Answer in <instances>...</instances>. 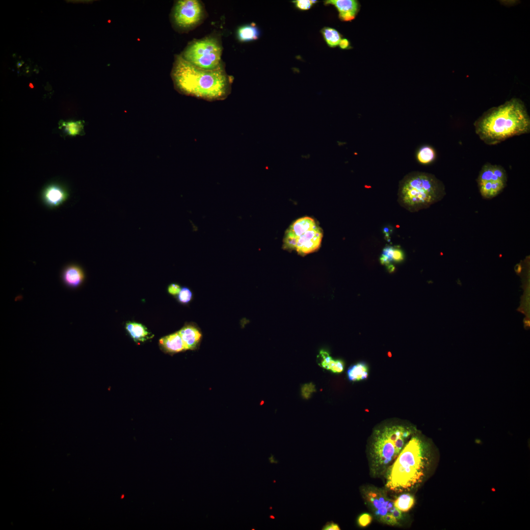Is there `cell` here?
<instances>
[{
    "label": "cell",
    "instance_id": "1",
    "mask_svg": "<svg viewBox=\"0 0 530 530\" xmlns=\"http://www.w3.org/2000/svg\"><path fill=\"white\" fill-rule=\"evenodd\" d=\"M171 76L179 91L207 101L224 100L231 91L233 77L227 74L224 66L214 70L201 69L181 55L175 57Z\"/></svg>",
    "mask_w": 530,
    "mask_h": 530
},
{
    "label": "cell",
    "instance_id": "2",
    "mask_svg": "<svg viewBox=\"0 0 530 530\" xmlns=\"http://www.w3.org/2000/svg\"><path fill=\"white\" fill-rule=\"evenodd\" d=\"M476 134L485 144H497L530 132V117L523 102L512 98L482 114L474 123Z\"/></svg>",
    "mask_w": 530,
    "mask_h": 530
},
{
    "label": "cell",
    "instance_id": "3",
    "mask_svg": "<svg viewBox=\"0 0 530 530\" xmlns=\"http://www.w3.org/2000/svg\"><path fill=\"white\" fill-rule=\"evenodd\" d=\"M428 443L413 434L385 472L386 489L393 493H409L424 480L430 461Z\"/></svg>",
    "mask_w": 530,
    "mask_h": 530
},
{
    "label": "cell",
    "instance_id": "4",
    "mask_svg": "<svg viewBox=\"0 0 530 530\" xmlns=\"http://www.w3.org/2000/svg\"><path fill=\"white\" fill-rule=\"evenodd\" d=\"M443 182L431 173L412 171L399 181L398 202L410 212L426 209L445 196Z\"/></svg>",
    "mask_w": 530,
    "mask_h": 530
},
{
    "label": "cell",
    "instance_id": "5",
    "mask_svg": "<svg viewBox=\"0 0 530 530\" xmlns=\"http://www.w3.org/2000/svg\"><path fill=\"white\" fill-rule=\"evenodd\" d=\"M415 433L414 427L402 424L385 425L374 430L369 452L373 476L385 473Z\"/></svg>",
    "mask_w": 530,
    "mask_h": 530
},
{
    "label": "cell",
    "instance_id": "6",
    "mask_svg": "<svg viewBox=\"0 0 530 530\" xmlns=\"http://www.w3.org/2000/svg\"><path fill=\"white\" fill-rule=\"evenodd\" d=\"M322 231L315 220L304 216L294 221L287 230L283 247L305 255L317 250L320 246Z\"/></svg>",
    "mask_w": 530,
    "mask_h": 530
},
{
    "label": "cell",
    "instance_id": "7",
    "mask_svg": "<svg viewBox=\"0 0 530 530\" xmlns=\"http://www.w3.org/2000/svg\"><path fill=\"white\" fill-rule=\"evenodd\" d=\"M222 53V47L219 38L210 35L191 41L180 55L196 67L214 70L224 66Z\"/></svg>",
    "mask_w": 530,
    "mask_h": 530
},
{
    "label": "cell",
    "instance_id": "8",
    "mask_svg": "<svg viewBox=\"0 0 530 530\" xmlns=\"http://www.w3.org/2000/svg\"><path fill=\"white\" fill-rule=\"evenodd\" d=\"M362 497L378 520L390 526H396L402 520V512L396 508L394 501L382 489L367 486L361 489Z\"/></svg>",
    "mask_w": 530,
    "mask_h": 530
},
{
    "label": "cell",
    "instance_id": "9",
    "mask_svg": "<svg viewBox=\"0 0 530 530\" xmlns=\"http://www.w3.org/2000/svg\"><path fill=\"white\" fill-rule=\"evenodd\" d=\"M477 181L481 196L484 199H490L505 188L507 175L501 165L486 163L482 166Z\"/></svg>",
    "mask_w": 530,
    "mask_h": 530
},
{
    "label": "cell",
    "instance_id": "10",
    "mask_svg": "<svg viewBox=\"0 0 530 530\" xmlns=\"http://www.w3.org/2000/svg\"><path fill=\"white\" fill-rule=\"evenodd\" d=\"M205 16L203 5L197 0H178L173 11V19L175 25L184 30L191 29L199 25Z\"/></svg>",
    "mask_w": 530,
    "mask_h": 530
},
{
    "label": "cell",
    "instance_id": "11",
    "mask_svg": "<svg viewBox=\"0 0 530 530\" xmlns=\"http://www.w3.org/2000/svg\"><path fill=\"white\" fill-rule=\"evenodd\" d=\"M69 196V191L64 185L53 182L43 188L41 193V199L47 208L53 209L65 202Z\"/></svg>",
    "mask_w": 530,
    "mask_h": 530
},
{
    "label": "cell",
    "instance_id": "12",
    "mask_svg": "<svg viewBox=\"0 0 530 530\" xmlns=\"http://www.w3.org/2000/svg\"><path fill=\"white\" fill-rule=\"evenodd\" d=\"M60 277L62 283L66 288L76 290L84 283L85 274L80 265L76 263H70L63 267Z\"/></svg>",
    "mask_w": 530,
    "mask_h": 530
},
{
    "label": "cell",
    "instance_id": "13",
    "mask_svg": "<svg viewBox=\"0 0 530 530\" xmlns=\"http://www.w3.org/2000/svg\"><path fill=\"white\" fill-rule=\"evenodd\" d=\"M324 4L335 6L339 12V18L344 22L353 20L360 7L359 2L356 0H328L324 1Z\"/></svg>",
    "mask_w": 530,
    "mask_h": 530
},
{
    "label": "cell",
    "instance_id": "14",
    "mask_svg": "<svg viewBox=\"0 0 530 530\" xmlns=\"http://www.w3.org/2000/svg\"><path fill=\"white\" fill-rule=\"evenodd\" d=\"M186 350H194L199 344L202 334L195 325L187 324L178 331Z\"/></svg>",
    "mask_w": 530,
    "mask_h": 530
},
{
    "label": "cell",
    "instance_id": "15",
    "mask_svg": "<svg viewBox=\"0 0 530 530\" xmlns=\"http://www.w3.org/2000/svg\"><path fill=\"white\" fill-rule=\"evenodd\" d=\"M160 348L164 352L173 354L186 350L178 332L161 338L159 340Z\"/></svg>",
    "mask_w": 530,
    "mask_h": 530
},
{
    "label": "cell",
    "instance_id": "16",
    "mask_svg": "<svg viewBox=\"0 0 530 530\" xmlns=\"http://www.w3.org/2000/svg\"><path fill=\"white\" fill-rule=\"evenodd\" d=\"M318 364L322 368L335 373L343 372L344 363L341 359H333L329 353L325 350H321L318 356Z\"/></svg>",
    "mask_w": 530,
    "mask_h": 530
},
{
    "label": "cell",
    "instance_id": "17",
    "mask_svg": "<svg viewBox=\"0 0 530 530\" xmlns=\"http://www.w3.org/2000/svg\"><path fill=\"white\" fill-rule=\"evenodd\" d=\"M125 329L129 335L136 342H144L152 338L153 335L143 324L134 321H128Z\"/></svg>",
    "mask_w": 530,
    "mask_h": 530
},
{
    "label": "cell",
    "instance_id": "18",
    "mask_svg": "<svg viewBox=\"0 0 530 530\" xmlns=\"http://www.w3.org/2000/svg\"><path fill=\"white\" fill-rule=\"evenodd\" d=\"M347 376L349 381L356 382L366 379L369 375V367L364 362L357 363L347 369Z\"/></svg>",
    "mask_w": 530,
    "mask_h": 530
},
{
    "label": "cell",
    "instance_id": "19",
    "mask_svg": "<svg viewBox=\"0 0 530 530\" xmlns=\"http://www.w3.org/2000/svg\"><path fill=\"white\" fill-rule=\"evenodd\" d=\"M260 30L254 23L243 25L237 30V37L242 42L257 40L259 37Z\"/></svg>",
    "mask_w": 530,
    "mask_h": 530
},
{
    "label": "cell",
    "instance_id": "20",
    "mask_svg": "<svg viewBox=\"0 0 530 530\" xmlns=\"http://www.w3.org/2000/svg\"><path fill=\"white\" fill-rule=\"evenodd\" d=\"M58 124L59 129L62 131L65 135L75 136L80 135L83 132L84 122L81 120L75 121L60 120Z\"/></svg>",
    "mask_w": 530,
    "mask_h": 530
},
{
    "label": "cell",
    "instance_id": "21",
    "mask_svg": "<svg viewBox=\"0 0 530 530\" xmlns=\"http://www.w3.org/2000/svg\"><path fill=\"white\" fill-rule=\"evenodd\" d=\"M415 498L409 493H403L394 501V504L397 509L402 513L409 511L415 504Z\"/></svg>",
    "mask_w": 530,
    "mask_h": 530
},
{
    "label": "cell",
    "instance_id": "22",
    "mask_svg": "<svg viewBox=\"0 0 530 530\" xmlns=\"http://www.w3.org/2000/svg\"><path fill=\"white\" fill-rule=\"evenodd\" d=\"M321 32L327 44L331 48L337 46L342 39V35L336 29L324 27Z\"/></svg>",
    "mask_w": 530,
    "mask_h": 530
},
{
    "label": "cell",
    "instance_id": "23",
    "mask_svg": "<svg viewBox=\"0 0 530 530\" xmlns=\"http://www.w3.org/2000/svg\"><path fill=\"white\" fill-rule=\"evenodd\" d=\"M416 157L417 160L420 163L429 164L435 159L436 152L432 147L424 146L418 151Z\"/></svg>",
    "mask_w": 530,
    "mask_h": 530
},
{
    "label": "cell",
    "instance_id": "24",
    "mask_svg": "<svg viewBox=\"0 0 530 530\" xmlns=\"http://www.w3.org/2000/svg\"><path fill=\"white\" fill-rule=\"evenodd\" d=\"M177 295L178 301L184 304L188 303L192 298L191 291L188 288L186 287L181 288Z\"/></svg>",
    "mask_w": 530,
    "mask_h": 530
},
{
    "label": "cell",
    "instance_id": "25",
    "mask_svg": "<svg viewBox=\"0 0 530 530\" xmlns=\"http://www.w3.org/2000/svg\"><path fill=\"white\" fill-rule=\"evenodd\" d=\"M316 391L315 385L312 382L303 384L301 388V395L305 399L309 398Z\"/></svg>",
    "mask_w": 530,
    "mask_h": 530
},
{
    "label": "cell",
    "instance_id": "26",
    "mask_svg": "<svg viewBox=\"0 0 530 530\" xmlns=\"http://www.w3.org/2000/svg\"><path fill=\"white\" fill-rule=\"evenodd\" d=\"M317 2V0H296L292 1L296 7L301 10H307L310 9L313 5Z\"/></svg>",
    "mask_w": 530,
    "mask_h": 530
},
{
    "label": "cell",
    "instance_id": "27",
    "mask_svg": "<svg viewBox=\"0 0 530 530\" xmlns=\"http://www.w3.org/2000/svg\"><path fill=\"white\" fill-rule=\"evenodd\" d=\"M372 519V516L370 514L364 513L358 517L357 523L359 527L365 528L371 524Z\"/></svg>",
    "mask_w": 530,
    "mask_h": 530
},
{
    "label": "cell",
    "instance_id": "28",
    "mask_svg": "<svg viewBox=\"0 0 530 530\" xmlns=\"http://www.w3.org/2000/svg\"><path fill=\"white\" fill-rule=\"evenodd\" d=\"M404 258V254L403 252L399 248L394 247L392 255V261L396 263H399L402 261Z\"/></svg>",
    "mask_w": 530,
    "mask_h": 530
},
{
    "label": "cell",
    "instance_id": "29",
    "mask_svg": "<svg viewBox=\"0 0 530 530\" xmlns=\"http://www.w3.org/2000/svg\"><path fill=\"white\" fill-rule=\"evenodd\" d=\"M181 288L180 286L176 283H172L170 284L167 288L168 292L172 295H178L179 293Z\"/></svg>",
    "mask_w": 530,
    "mask_h": 530
},
{
    "label": "cell",
    "instance_id": "30",
    "mask_svg": "<svg viewBox=\"0 0 530 530\" xmlns=\"http://www.w3.org/2000/svg\"><path fill=\"white\" fill-rule=\"evenodd\" d=\"M339 525L333 521L327 522L322 527V530H340Z\"/></svg>",
    "mask_w": 530,
    "mask_h": 530
},
{
    "label": "cell",
    "instance_id": "31",
    "mask_svg": "<svg viewBox=\"0 0 530 530\" xmlns=\"http://www.w3.org/2000/svg\"><path fill=\"white\" fill-rule=\"evenodd\" d=\"M394 249V246H388L385 247L383 249L382 254L386 256L391 261H392V255Z\"/></svg>",
    "mask_w": 530,
    "mask_h": 530
},
{
    "label": "cell",
    "instance_id": "32",
    "mask_svg": "<svg viewBox=\"0 0 530 530\" xmlns=\"http://www.w3.org/2000/svg\"><path fill=\"white\" fill-rule=\"evenodd\" d=\"M340 48L342 49H348L350 48L349 41L343 38L341 39L339 44Z\"/></svg>",
    "mask_w": 530,
    "mask_h": 530
},
{
    "label": "cell",
    "instance_id": "33",
    "mask_svg": "<svg viewBox=\"0 0 530 530\" xmlns=\"http://www.w3.org/2000/svg\"><path fill=\"white\" fill-rule=\"evenodd\" d=\"M380 262L381 264L388 266L390 265L391 261L386 256L382 254L380 258Z\"/></svg>",
    "mask_w": 530,
    "mask_h": 530
},
{
    "label": "cell",
    "instance_id": "34",
    "mask_svg": "<svg viewBox=\"0 0 530 530\" xmlns=\"http://www.w3.org/2000/svg\"><path fill=\"white\" fill-rule=\"evenodd\" d=\"M387 266H388V270H389L390 272L393 271L394 270L395 267H394V266L393 265L390 264Z\"/></svg>",
    "mask_w": 530,
    "mask_h": 530
},
{
    "label": "cell",
    "instance_id": "35",
    "mask_svg": "<svg viewBox=\"0 0 530 530\" xmlns=\"http://www.w3.org/2000/svg\"><path fill=\"white\" fill-rule=\"evenodd\" d=\"M29 87H30V88H33V87H34V86H33V84H32V83H29Z\"/></svg>",
    "mask_w": 530,
    "mask_h": 530
}]
</instances>
